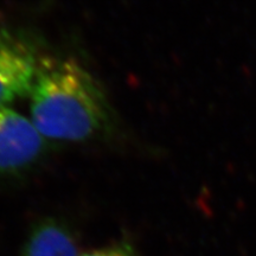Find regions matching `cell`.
I'll list each match as a JSON object with an SVG mask.
<instances>
[{
    "instance_id": "obj_5",
    "label": "cell",
    "mask_w": 256,
    "mask_h": 256,
    "mask_svg": "<svg viewBox=\"0 0 256 256\" xmlns=\"http://www.w3.org/2000/svg\"><path fill=\"white\" fill-rule=\"evenodd\" d=\"M78 256H139L132 244L126 241L112 243L106 247L92 249Z\"/></svg>"
},
{
    "instance_id": "obj_2",
    "label": "cell",
    "mask_w": 256,
    "mask_h": 256,
    "mask_svg": "<svg viewBox=\"0 0 256 256\" xmlns=\"http://www.w3.org/2000/svg\"><path fill=\"white\" fill-rule=\"evenodd\" d=\"M48 142L31 119L0 106V177L18 176L34 168L48 151Z\"/></svg>"
},
{
    "instance_id": "obj_3",
    "label": "cell",
    "mask_w": 256,
    "mask_h": 256,
    "mask_svg": "<svg viewBox=\"0 0 256 256\" xmlns=\"http://www.w3.org/2000/svg\"><path fill=\"white\" fill-rule=\"evenodd\" d=\"M40 64L26 38L0 28V106L30 94Z\"/></svg>"
},
{
    "instance_id": "obj_4",
    "label": "cell",
    "mask_w": 256,
    "mask_h": 256,
    "mask_svg": "<svg viewBox=\"0 0 256 256\" xmlns=\"http://www.w3.org/2000/svg\"><path fill=\"white\" fill-rule=\"evenodd\" d=\"M20 256H78L72 232L62 222L46 218L28 234Z\"/></svg>"
},
{
    "instance_id": "obj_1",
    "label": "cell",
    "mask_w": 256,
    "mask_h": 256,
    "mask_svg": "<svg viewBox=\"0 0 256 256\" xmlns=\"http://www.w3.org/2000/svg\"><path fill=\"white\" fill-rule=\"evenodd\" d=\"M30 113L48 142H89L110 132L114 124L104 89L70 58L42 60L30 92Z\"/></svg>"
}]
</instances>
